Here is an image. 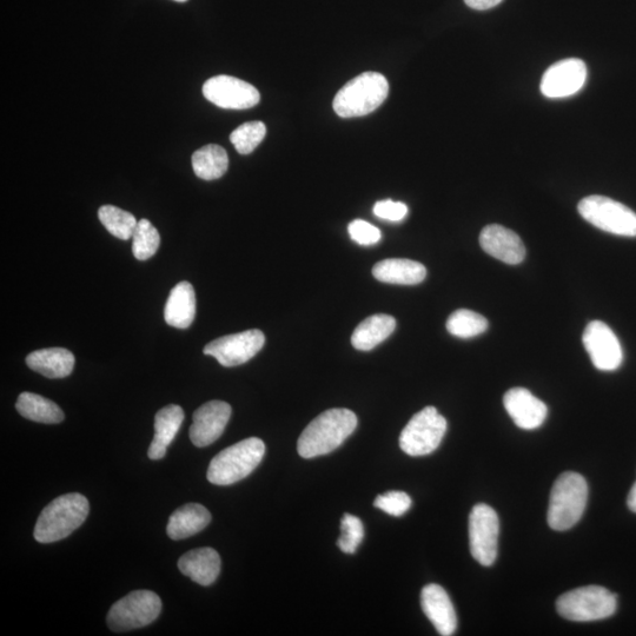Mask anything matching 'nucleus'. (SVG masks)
<instances>
[{
  "instance_id": "f704fd0d",
  "label": "nucleus",
  "mask_w": 636,
  "mask_h": 636,
  "mask_svg": "<svg viewBox=\"0 0 636 636\" xmlns=\"http://www.w3.org/2000/svg\"><path fill=\"white\" fill-rule=\"evenodd\" d=\"M374 214L382 220L400 222L408 215V207L402 202L384 200L375 204Z\"/></svg>"
},
{
  "instance_id": "e433bc0d",
  "label": "nucleus",
  "mask_w": 636,
  "mask_h": 636,
  "mask_svg": "<svg viewBox=\"0 0 636 636\" xmlns=\"http://www.w3.org/2000/svg\"><path fill=\"white\" fill-rule=\"evenodd\" d=\"M627 505L632 512L636 513V482L628 494Z\"/></svg>"
},
{
  "instance_id": "dca6fc26",
  "label": "nucleus",
  "mask_w": 636,
  "mask_h": 636,
  "mask_svg": "<svg viewBox=\"0 0 636 636\" xmlns=\"http://www.w3.org/2000/svg\"><path fill=\"white\" fill-rule=\"evenodd\" d=\"M503 404L516 426L523 430L538 429L547 419L546 403L525 388L508 390L503 397Z\"/></svg>"
},
{
  "instance_id": "39448f33",
  "label": "nucleus",
  "mask_w": 636,
  "mask_h": 636,
  "mask_svg": "<svg viewBox=\"0 0 636 636\" xmlns=\"http://www.w3.org/2000/svg\"><path fill=\"white\" fill-rule=\"evenodd\" d=\"M264 453V442L257 437L235 443L211 460L207 474L209 482L216 486H230L242 481L260 466Z\"/></svg>"
},
{
  "instance_id": "423d86ee",
  "label": "nucleus",
  "mask_w": 636,
  "mask_h": 636,
  "mask_svg": "<svg viewBox=\"0 0 636 636\" xmlns=\"http://www.w3.org/2000/svg\"><path fill=\"white\" fill-rule=\"evenodd\" d=\"M618 608V598L608 589L587 586L562 594L556 601L558 613L569 621L589 622L604 620Z\"/></svg>"
},
{
  "instance_id": "cd10ccee",
  "label": "nucleus",
  "mask_w": 636,
  "mask_h": 636,
  "mask_svg": "<svg viewBox=\"0 0 636 636\" xmlns=\"http://www.w3.org/2000/svg\"><path fill=\"white\" fill-rule=\"evenodd\" d=\"M99 221L112 236L128 241L135 234L137 220L131 212L119 209L115 205H103L98 210Z\"/></svg>"
},
{
  "instance_id": "20e7f679",
  "label": "nucleus",
  "mask_w": 636,
  "mask_h": 636,
  "mask_svg": "<svg viewBox=\"0 0 636 636\" xmlns=\"http://www.w3.org/2000/svg\"><path fill=\"white\" fill-rule=\"evenodd\" d=\"M388 94L386 77L379 72H364L337 92L333 108L342 118L367 116L386 101Z\"/></svg>"
},
{
  "instance_id": "f257e3e1",
  "label": "nucleus",
  "mask_w": 636,
  "mask_h": 636,
  "mask_svg": "<svg viewBox=\"0 0 636 636\" xmlns=\"http://www.w3.org/2000/svg\"><path fill=\"white\" fill-rule=\"evenodd\" d=\"M357 417L349 409L335 408L318 415L303 430L297 452L303 459L327 455L339 448L355 432Z\"/></svg>"
},
{
  "instance_id": "7ed1b4c3",
  "label": "nucleus",
  "mask_w": 636,
  "mask_h": 636,
  "mask_svg": "<svg viewBox=\"0 0 636 636\" xmlns=\"http://www.w3.org/2000/svg\"><path fill=\"white\" fill-rule=\"evenodd\" d=\"M588 485L585 477L566 472L558 477L552 488L548 507V525L558 532L573 528L585 513Z\"/></svg>"
},
{
  "instance_id": "1a4fd4ad",
  "label": "nucleus",
  "mask_w": 636,
  "mask_h": 636,
  "mask_svg": "<svg viewBox=\"0 0 636 636\" xmlns=\"http://www.w3.org/2000/svg\"><path fill=\"white\" fill-rule=\"evenodd\" d=\"M162 611V600L150 591H136L124 596L110 608L108 626L114 632H128L154 622Z\"/></svg>"
},
{
  "instance_id": "ddd939ff",
  "label": "nucleus",
  "mask_w": 636,
  "mask_h": 636,
  "mask_svg": "<svg viewBox=\"0 0 636 636\" xmlns=\"http://www.w3.org/2000/svg\"><path fill=\"white\" fill-rule=\"evenodd\" d=\"M583 344L596 369L614 371L624 361V351L614 331L601 321L588 324L582 336Z\"/></svg>"
},
{
  "instance_id": "393cba45",
  "label": "nucleus",
  "mask_w": 636,
  "mask_h": 636,
  "mask_svg": "<svg viewBox=\"0 0 636 636\" xmlns=\"http://www.w3.org/2000/svg\"><path fill=\"white\" fill-rule=\"evenodd\" d=\"M396 321L393 316L377 314L366 318L357 326L351 344L357 350L369 351L386 341L394 333Z\"/></svg>"
},
{
  "instance_id": "72a5a7b5",
  "label": "nucleus",
  "mask_w": 636,
  "mask_h": 636,
  "mask_svg": "<svg viewBox=\"0 0 636 636\" xmlns=\"http://www.w3.org/2000/svg\"><path fill=\"white\" fill-rule=\"evenodd\" d=\"M351 240L359 243L360 245H373L379 243L382 238V234L379 228L374 227L363 220H355L349 224L348 227Z\"/></svg>"
},
{
  "instance_id": "4be33fe9",
  "label": "nucleus",
  "mask_w": 636,
  "mask_h": 636,
  "mask_svg": "<svg viewBox=\"0 0 636 636\" xmlns=\"http://www.w3.org/2000/svg\"><path fill=\"white\" fill-rule=\"evenodd\" d=\"M195 315V289L187 281L180 282L171 290L168 302L165 304V322L177 329H187L194 322Z\"/></svg>"
},
{
  "instance_id": "f03ea898",
  "label": "nucleus",
  "mask_w": 636,
  "mask_h": 636,
  "mask_svg": "<svg viewBox=\"0 0 636 636\" xmlns=\"http://www.w3.org/2000/svg\"><path fill=\"white\" fill-rule=\"evenodd\" d=\"M89 512V501L84 495L70 493L59 496L43 509L33 535L41 543L61 541L83 525Z\"/></svg>"
},
{
  "instance_id": "bb28decb",
  "label": "nucleus",
  "mask_w": 636,
  "mask_h": 636,
  "mask_svg": "<svg viewBox=\"0 0 636 636\" xmlns=\"http://www.w3.org/2000/svg\"><path fill=\"white\" fill-rule=\"evenodd\" d=\"M192 168L197 177L204 181L218 180L224 176L229 167V157L220 145L209 144L198 149L192 155Z\"/></svg>"
},
{
  "instance_id": "f3484780",
  "label": "nucleus",
  "mask_w": 636,
  "mask_h": 636,
  "mask_svg": "<svg viewBox=\"0 0 636 636\" xmlns=\"http://www.w3.org/2000/svg\"><path fill=\"white\" fill-rule=\"evenodd\" d=\"M480 245L488 255L510 265L520 264L526 257L520 236L499 224L488 225L481 231Z\"/></svg>"
},
{
  "instance_id": "c85d7f7f",
  "label": "nucleus",
  "mask_w": 636,
  "mask_h": 636,
  "mask_svg": "<svg viewBox=\"0 0 636 636\" xmlns=\"http://www.w3.org/2000/svg\"><path fill=\"white\" fill-rule=\"evenodd\" d=\"M488 326L485 316L468 309L456 310L447 321L448 333L460 339H472L482 335L487 331Z\"/></svg>"
},
{
  "instance_id": "c756f323",
  "label": "nucleus",
  "mask_w": 636,
  "mask_h": 636,
  "mask_svg": "<svg viewBox=\"0 0 636 636\" xmlns=\"http://www.w3.org/2000/svg\"><path fill=\"white\" fill-rule=\"evenodd\" d=\"M161 244L158 230L148 220L138 222L132 236V253L138 261H147L157 253Z\"/></svg>"
},
{
  "instance_id": "b1692460",
  "label": "nucleus",
  "mask_w": 636,
  "mask_h": 636,
  "mask_svg": "<svg viewBox=\"0 0 636 636\" xmlns=\"http://www.w3.org/2000/svg\"><path fill=\"white\" fill-rule=\"evenodd\" d=\"M373 275L377 281L383 283L415 286L424 281L427 269L420 262L390 258L375 264Z\"/></svg>"
},
{
  "instance_id": "473e14b6",
  "label": "nucleus",
  "mask_w": 636,
  "mask_h": 636,
  "mask_svg": "<svg viewBox=\"0 0 636 636\" xmlns=\"http://www.w3.org/2000/svg\"><path fill=\"white\" fill-rule=\"evenodd\" d=\"M412 503L408 494L393 490V492L377 496L374 506L383 510L384 513L400 518L408 512Z\"/></svg>"
},
{
  "instance_id": "0eeeda50",
  "label": "nucleus",
  "mask_w": 636,
  "mask_h": 636,
  "mask_svg": "<svg viewBox=\"0 0 636 636\" xmlns=\"http://www.w3.org/2000/svg\"><path fill=\"white\" fill-rule=\"evenodd\" d=\"M448 424L434 407H426L412 417L400 435V448L409 456H424L440 447Z\"/></svg>"
},
{
  "instance_id": "a211bd4d",
  "label": "nucleus",
  "mask_w": 636,
  "mask_h": 636,
  "mask_svg": "<svg viewBox=\"0 0 636 636\" xmlns=\"http://www.w3.org/2000/svg\"><path fill=\"white\" fill-rule=\"evenodd\" d=\"M421 606L424 614L442 636L453 635L457 628V616L452 600L439 585L430 583L422 589Z\"/></svg>"
},
{
  "instance_id": "9b49d317",
  "label": "nucleus",
  "mask_w": 636,
  "mask_h": 636,
  "mask_svg": "<svg viewBox=\"0 0 636 636\" xmlns=\"http://www.w3.org/2000/svg\"><path fill=\"white\" fill-rule=\"evenodd\" d=\"M265 336L261 330L251 329L243 333L222 336L204 347L203 353L215 357L221 366H241L262 350Z\"/></svg>"
},
{
  "instance_id": "6e6552de",
  "label": "nucleus",
  "mask_w": 636,
  "mask_h": 636,
  "mask_svg": "<svg viewBox=\"0 0 636 636\" xmlns=\"http://www.w3.org/2000/svg\"><path fill=\"white\" fill-rule=\"evenodd\" d=\"M579 214L608 234L636 237V214L625 204L605 196H588L578 205Z\"/></svg>"
},
{
  "instance_id": "a878e982",
  "label": "nucleus",
  "mask_w": 636,
  "mask_h": 636,
  "mask_svg": "<svg viewBox=\"0 0 636 636\" xmlns=\"http://www.w3.org/2000/svg\"><path fill=\"white\" fill-rule=\"evenodd\" d=\"M16 408L25 419L45 424H57L64 421L63 410L45 397L33 393L19 395Z\"/></svg>"
},
{
  "instance_id": "6ab92c4d",
  "label": "nucleus",
  "mask_w": 636,
  "mask_h": 636,
  "mask_svg": "<svg viewBox=\"0 0 636 636\" xmlns=\"http://www.w3.org/2000/svg\"><path fill=\"white\" fill-rule=\"evenodd\" d=\"M221 566L220 554L209 547L194 549L178 560L181 573L201 586L212 585L221 573Z\"/></svg>"
},
{
  "instance_id": "4c0bfd02",
  "label": "nucleus",
  "mask_w": 636,
  "mask_h": 636,
  "mask_svg": "<svg viewBox=\"0 0 636 636\" xmlns=\"http://www.w3.org/2000/svg\"><path fill=\"white\" fill-rule=\"evenodd\" d=\"M175 2L184 3V2H187V0H175Z\"/></svg>"
},
{
  "instance_id": "412c9836",
  "label": "nucleus",
  "mask_w": 636,
  "mask_h": 636,
  "mask_svg": "<svg viewBox=\"0 0 636 636\" xmlns=\"http://www.w3.org/2000/svg\"><path fill=\"white\" fill-rule=\"evenodd\" d=\"M26 364L36 373L48 379H64L75 367V356L64 348H48L33 351L26 357Z\"/></svg>"
},
{
  "instance_id": "5701e85b",
  "label": "nucleus",
  "mask_w": 636,
  "mask_h": 636,
  "mask_svg": "<svg viewBox=\"0 0 636 636\" xmlns=\"http://www.w3.org/2000/svg\"><path fill=\"white\" fill-rule=\"evenodd\" d=\"M211 514L198 503H188L170 516L167 533L171 540L188 539L209 526Z\"/></svg>"
},
{
  "instance_id": "4468645a",
  "label": "nucleus",
  "mask_w": 636,
  "mask_h": 636,
  "mask_svg": "<svg viewBox=\"0 0 636 636\" xmlns=\"http://www.w3.org/2000/svg\"><path fill=\"white\" fill-rule=\"evenodd\" d=\"M587 66L578 58L563 59L543 74L540 89L542 95L551 98L571 97L585 86Z\"/></svg>"
},
{
  "instance_id": "f8f14e48",
  "label": "nucleus",
  "mask_w": 636,
  "mask_h": 636,
  "mask_svg": "<svg viewBox=\"0 0 636 636\" xmlns=\"http://www.w3.org/2000/svg\"><path fill=\"white\" fill-rule=\"evenodd\" d=\"M203 95L218 108L245 110L261 101L260 92L247 82L231 76H216L203 85Z\"/></svg>"
},
{
  "instance_id": "aec40b11",
  "label": "nucleus",
  "mask_w": 636,
  "mask_h": 636,
  "mask_svg": "<svg viewBox=\"0 0 636 636\" xmlns=\"http://www.w3.org/2000/svg\"><path fill=\"white\" fill-rule=\"evenodd\" d=\"M184 412L177 404L159 410L155 416V437L148 450L150 460H162L182 427Z\"/></svg>"
},
{
  "instance_id": "c9c22d12",
  "label": "nucleus",
  "mask_w": 636,
  "mask_h": 636,
  "mask_svg": "<svg viewBox=\"0 0 636 636\" xmlns=\"http://www.w3.org/2000/svg\"><path fill=\"white\" fill-rule=\"evenodd\" d=\"M465 3L470 9L486 11L501 4L502 0H465Z\"/></svg>"
},
{
  "instance_id": "7c9ffc66",
  "label": "nucleus",
  "mask_w": 636,
  "mask_h": 636,
  "mask_svg": "<svg viewBox=\"0 0 636 636\" xmlns=\"http://www.w3.org/2000/svg\"><path fill=\"white\" fill-rule=\"evenodd\" d=\"M265 135L267 127L263 122H248L230 135V142L234 144L238 154L249 155L262 143Z\"/></svg>"
},
{
  "instance_id": "9d476101",
  "label": "nucleus",
  "mask_w": 636,
  "mask_h": 636,
  "mask_svg": "<svg viewBox=\"0 0 636 636\" xmlns=\"http://www.w3.org/2000/svg\"><path fill=\"white\" fill-rule=\"evenodd\" d=\"M499 516L485 503L476 505L469 515L470 553L480 565L492 566L498 558Z\"/></svg>"
},
{
  "instance_id": "2eb2a0df",
  "label": "nucleus",
  "mask_w": 636,
  "mask_h": 636,
  "mask_svg": "<svg viewBox=\"0 0 636 636\" xmlns=\"http://www.w3.org/2000/svg\"><path fill=\"white\" fill-rule=\"evenodd\" d=\"M230 404L210 401L194 413L190 427V440L198 448L208 447L222 436L231 417Z\"/></svg>"
},
{
  "instance_id": "2f4dec72",
  "label": "nucleus",
  "mask_w": 636,
  "mask_h": 636,
  "mask_svg": "<svg viewBox=\"0 0 636 636\" xmlns=\"http://www.w3.org/2000/svg\"><path fill=\"white\" fill-rule=\"evenodd\" d=\"M364 538L363 523L354 515L346 514L341 521V536L337 545L346 554H355Z\"/></svg>"
}]
</instances>
